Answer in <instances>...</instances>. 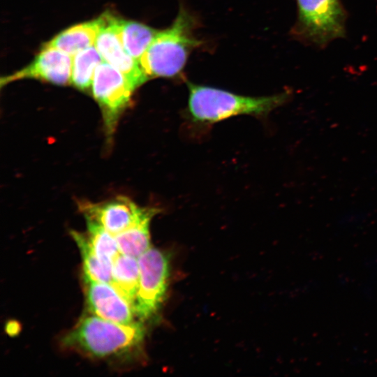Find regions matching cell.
Wrapping results in <instances>:
<instances>
[{
	"label": "cell",
	"instance_id": "7",
	"mask_svg": "<svg viewBox=\"0 0 377 377\" xmlns=\"http://www.w3.org/2000/svg\"><path fill=\"white\" fill-rule=\"evenodd\" d=\"M103 22L95 41V47L105 61L116 68L135 89L147 82L139 61L124 47L119 33L120 19L109 12L102 14Z\"/></svg>",
	"mask_w": 377,
	"mask_h": 377
},
{
	"label": "cell",
	"instance_id": "10",
	"mask_svg": "<svg viewBox=\"0 0 377 377\" xmlns=\"http://www.w3.org/2000/svg\"><path fill=\"white\" fill-rule=\"evenodd\" d=\"M89 310L103 319L121 323H133L134 311L130 304L110 284L86 282Z\"/></svg>",
	"mask_w": 377,
	"mask_h": 377
},
{
	"label": "cell",
	"instance_id": "6",
	"mask_svg": "<svg viewBox=\"0 0 377 377\" xmlns=\"http://www.w3.org/2000/svg\"><path fill=\"white\" fill-rule=\"evenodd\" d=\"M134 91L124 74L108 62L102 61L96 67L91 92L101 109L108 137L115 131L117 121L128 107Z\"/></svg>",
	"mask_w": 377,
	"mask_h": 377
},
{
	"label": "cell",
	"instance_id": "16",
	"mask_svg": "<svg viewBox=\"0 0 377 377\" xmlns=\"http://www.w3.org/2000/svg\"><path fill=\"white\" fill-rule=\"evenodd\" d=\"M102 59L93 45L73 55L71 83L81 91L88 90L91 87L95 70L103 61Z\"/></svg>",
	"mask_w": 377,
	"mask_h": 377
},
{
	"label": "cell",
	"instance_id": "15",
	"mask_svg": "<svg viewBox=\"0 0 377 377\" xmlns=\"http://www.w3.org/2000/svg\"><path fill=\"white\" fill-rule=\"evenodd\" d=\"M158 31L138 22L119 21L120 37L126 51L139 61Z\"/></svg>",
	"mask_w": 377,
	"mask_h": 377
},
{
	"label": "cell",
	"instance_id": "13",
	"mask_svg": "<svg viewBox=\"0 0 377 377\" xmlns=\"http://www.w3.org/2000/svg\"><path fill=\"white\" fill-rule=\"evenodd\" d=\"M139 279L138 258L120 253L112 262L111 285L130 304L132 309L138 290Z\"/></svg>",
	"mask_w": 377,
	"mask_h": 377
},
{
	"label": "cell",
	"instance_id": "12",
	"mask_svg": "<svg viewBox=\"0 0 377 377\" xmlns=\"http://www.w3.org/2000/svg\"><path fill=\"white\" fill-rule=\"evenodd\" d=\"M102 15L98 18L72 26L58 34L47 45L73 56L93 45L103 24Z\"/></svg>",
	"mask_w": 377,
	"mask_h": 377
},
{
	"label": "cell",
	"instance_id": "8",
	"mask_svg": "<svg viewBox=\"0 0 377 377\" xmlns=\"http://www.w3.org/2000/svg\"><path fill=\"white\" fill-rule=\"evenodd\" d=\"M72 59L71 55L44 44L33 61L22 69L3 77L1 87L11 82L34 78L58 85L71 83Z\"/></svg>",
	"mask_w": 377,
	"mask_h": 377
},
{
	"label": "cell",
	"instance_id": "1",
	"mask_svg": "<svg viewBox=\"0 0 377 377\" xmlns=\"http://www.w3.org/2000/svg\"><path fill=\"white\" fill-rule=\"evenodd\" d=\"M188 113L193 121L200 123H214L242 114L265 116L291 98L290 91L251 97L192 83H188Z\"/></svg>",
	"mask_w": 377,
	"mask_h": 377
},
{
	"label": "cell",
	"instance_id": "17",
	"mask_svg": "<svg viewBox=\"0 0 377 377\" xmlns=\"http://www.w3.org/2000/svg\"><path fill=\"white\" fill-rule=\"evenodd\" d=\"M87 232L84 233L96 255L103 261L112 264L120 253L117 239L97 222L86 219Z\"/></svg>",
	"mask_w": 377,
	"mask_h": 377
},
{
	"label": "cell",
	"instance_id": "9",
	"mask_svg": "<svg viewBox=\"0 0 377 377\" xmlns=\"http://www.w3.org/2000/svg\"><path fill=\"white\" fill-rule=\"evenodd\" d=\"M78 206L86 219L97 222L114 236L131 227L143 209L124 195L101 202L82 200Z\"/></svg>",
	"mask_w": 377,
	"mask_h": 377
},
{
	"label": "cell",
	"instance_id": "14",
	"mask_svg": "<svg viewBox=\"0 0 377 377\" xmlns=\"http://www.w3.org/2000/svg\"><path fill=\"white\" fill-rule=\"evenodd\" d=\"M83 262L85 282H101L111 284L112 264L101 260L94 252L84 233L71 231Z\"/></svg>",
	"mask_w": 377,
	"mask_h": 377
},
{
	"label": "cell",
	"instance_id": "5",
	"mask_svg": "<svg viewBox=\"0 0 377 377\" xmlns=\"http://www.w3.org/2000/svg\"><path fill=\"white\" fill-rule=\"evenodd\" d=\"M140 279L133 311L141 320L154 316L166 295L170 272L168 254L149 248L138 258Z\"/></svg>",
	"mask_w": 377,
	"mask_h": 377
},
{
	"label": "cell",
	"instance_id": "3",
	"mask_svg": "<svg viewBox=\"0 0 377 377\" xmlns=\"http://www.w3.org/2000/svg\"><path fill=\"white\" fill-rule=\"evenodd\" d=\"M143 326L139 323L121 324L98 316H87L64 337L66 348L95 357H105L129 349L142 340Z\"/></svg>",
	"mask_w": 377,
	"mask_h": 377
},
{
	"label": "cell",
	"instance_id": "2",
	"mask_svg": "<svg viewBox=\"0 0 377 377\" xmlns=\"http://www.w3.org/2000/svg\"><path fill=\"white\" fill-rule=\"evenodd\" d=\"M193 25L190 15L180 9L172 24L158 31L139 60L149 79L172 77L182 71L191 50L200 43L193 35Z\"/></svg>",
	"mask_w": 377,
	"mask_h": 377
},
{
	"label": "cell",
	"instance_id": "11",
	"mask_svg": "<svg viewBox=\"0 0 377 377\" xmlns=\"http://www.w3.org/2000/svg\"><path fill=\"white\" fill-rule=\"evenodd\" d=\"M160 212L156 207H143L137 221L128 229L115 235L120 253L138 258L150 247L149 225Z\"/></svg>",
	"mask_w": 377,
	"mask_h": 377
},
{
	"label": "cell",
	"instance_id": "4",
	"mask_svg": "<svg viewBox=\"0 0 377 377\" xmlns=\"http://www.w3.org/2000/svg\"><path fill=\"white\" fill-rule=\"evenodd\" d=\"M295 33L302 40L324 47L345 35L346 11L340 0H297Z\"/></svg>",
	"mask_w": 377,
	"mask_h": 377
}]
</instances>
